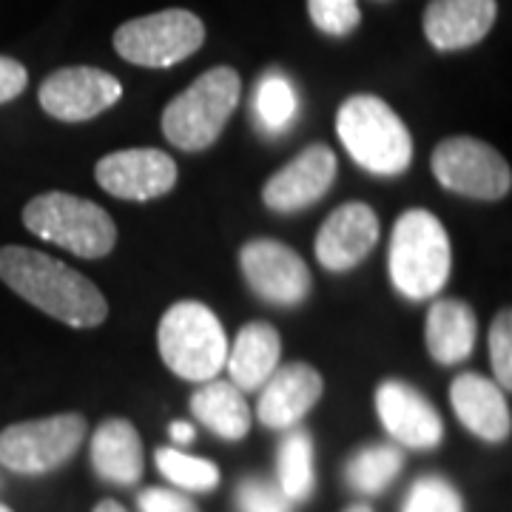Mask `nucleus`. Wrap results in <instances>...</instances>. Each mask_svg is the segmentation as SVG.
Listing matches in <instances>:
<instances>
[{"label":"nucleus","instance_id":"obj_20","mask_svg":"<svg viewBox=\"0 0 512 512\" xmlns=\"http://www.w3.org/2000/svg\"><path fill=\"white\" fill-rule=\"evenodd\" d=\"M92 464L97 476L131 487L143 476V441L126 419L103 421L92 436Z\"/></svg>","mask_w":512,"mask_h":512},{"label":"nucleus","instance_id":"obj_29","mask_svg":"<svg viewBox=\"0 0 512 512\" xmlns=\"http://www.w3.org/2000/svg\"><path fill=\"white\" fill-rule=\"evenodd\" d=\"M490 362L498 379L495 384L507 393L512 387V313L507 308L495 313L490 325Z\"/></svg>","mask_w":512,"mask_h":512},{"label":"nucleus","instance_id":"obj_14","mask_svg":"<svg viewBox=\"0 0 512 512\" xmlns=\"http://www.w3.org/2000/svg\"><path fill=\"white\" fill-rule=\"evenodd\" d=\"M379 242V217L365 202H345L322 222L313 251L322 268L342 274L356 268Z\"/></svg>","mask_w":512,"mask_h":512},{"label":"nucleus","instance_id":"obj_30","mask_svg":"<svg viewBox=\"0 0 512 512\" xmlns=\"http://www.w3.org/2000/svg\"><path fill=\"white\" fill-rule=\"evenodd\" d=\"M242 512H291V498L279 490V484L265 478H245L237 490Z\"/></svg>","mask_w":512,"mask_h":512},{"label":"nucleus","instance_id":"obj_31","mask_svg":"<svg viewBox=\"0 0 512 512\" xmlns=\"http://www.w3.org/2000/svg\"><path fill=\"white\" fill-rule=\"evenodd\" d=\"M140 510L143 512H200L191 498H185L183 493H174V490H160V487H151V490H143V493H140Z\"/></svg>","mask_w":512,"mask_h":512},{"label":"nucleus","instance_id":"obj_12","mask_svg":"<svg viewBox=\"0 0 512 512\" xmlns=\"http://www.w3.org/2000/svg\"><path fill=\"white\" fill-rule=\"evenodd\" d=\"M94 177L117 200L146 202L165 197L177 185V163L160 148H123L106 154Z\"/></svg>","mask_w":512,"mask_h":512},{"label":"nucleus","instance_id":"obj_23","mask_svg":"<svg viewBox=\"0 0 512 512\" xmlns=\"http://www.w3.org/2000/svg\"><path fill=\"white\" fill-rule=\"evenodd\" d=\"M402 464L404 456L399 447H393V444H370V447H362L359 453L350 456L345 478H348V484L356 493L376 495L382 493L384 487L402 473Z\"/></svg>","mask_w":512,"mask_h":512},{"label":"nucleus","instance_id":"obj_8","mask_svg":"<svg viewBox=\"0 0 512 512\" xmlns=\"http://www.w3.org/2000/svg\"><path fill=\"white\" fill-rule=\"evenodd\" d=\"M86 433L89 424L80 413L12 424L0 433V467L23 476L52 473L77 453Z\"/></svg>","mask_w":512,"mask_h":512},{"label":"nucleus","instance_id":"obj_28","mask_svg":"<svg viewBox=\"0 0 512 512\" xmlns=\"http://www.w3.org/2000/svg\"><path fill=\"white\" fill-rule=\"evenodd\" d=\"M308 15L313 26L330 37L350 35L362 23L356 0H308Z\"/></svg>","mask_w":512,"mask_h":512},{"label":"nucleus","instance_id":"obj_26","mask_svg":"<svg viewBox=\"0 0 512 512\" xmlns=\"http://www.w3.org/2000/svg\"><path fill=\"white\" fill-rule=\"evenodd\" d=\"M254 109L262 128L285 131L293 123L296 111H299V100H296L291 80L282 77V74H265L262 83L256 86Z\"/></svg>","mask_w":512,"mask_h":512},{"label":"nucleus","instance_id":"obj_19","mask_svg":"<svg viewBox=\"0 0 512 512\" xmlns=\"http://www.w3.org/2000/svg\"><path fill=\"white\" fill-rule=\"evenodd\" d=\"M478 322L473 308L461 299H439L427 311L424 339L439 365H458L476 348Z\"/></svg>","mask_w":512,"mask_h":512},{"label":"nucleus","instance_id":"obj_35","mask_svg":"<svg viewBox=\"0 0 512 512\" xmlns=\"http://www.w3.org/2000/svg\"><path fill=\"white\" fill-rule=\"evenodd\" d=\"M345 512H373L370 507H365V504H353V507H348Z\"/></svg>","mask_w":512,"mask_h":512},{"label":"nucleus","instance_id":"obj_21","mask_svg":"<svg viewBox=\"0 0 512 512\" xmlns=\"http://www.w3.org/2000/svg\"><path fill=\"white\" fill-rule=\"evenodd\" d=\"M279 353H282V342L274 325L248 322L237 333L234 348L225 359L231 384H237L239 390H259L279 367Z\"/></svg>","mask_w":512,"mask_h":512},{"label":"nucleus","instance_id":"obj_9","mask_svg":"<svg viewBox=\"0 0 512 512\" xmlns=\"http://www.w3.org/2000/svg\"><path fill=\"white\" fill-rule=\"evenodd\" d=\"M430 168L447 191L473 200H501L512 188L510 163L476 137H450L439 143Z\"/></svg>","mask_w":512,"mask_h":512},{"label":"nucleus","instance_id":"obj_22","mask_svg":"<svg viewBox=\"0 0 512 512\" xmlns=\"http://www.w3.org/2000/svg\"><path fill=\"white\" fill-rule=\"evenodd\" d=\"M191 413L220 439L239 441L251 430V407L242 390L231 382H202L200 390L191 396Z\"/></svg>","mask_w":512,"mask_h":512},{"label":"nucleus","instance_id":"obj_36","mask_svg":"<svg viewBox=\"0 0 512 512\" xmlns=\"http://www.w3.org/2000/svg\"><path fill=\"white\" fill-rule=\"evenodd\" d=\"M0 512H12V510H9V507H6V504H0Z\"/></svg>","mask_w":512,"mask_h":512},{"label":"nucleus","instance_id":"obj_25","mask_svg":"<svg viewBox=\"0 0 512 512\" xmlns=\"http://www.w3.org/2000/svg\"><path fill=\"white\" fill-rule=\"evenodd\" d=\"M157 467L171 484L183 487V490H194V493H211L220 484V467L208 458L188 456L183 450L174 447H163L157 450Z\"/></svg>","mask_w":512,"mask_h":512},{"label":"nucleus","instance_id":"obj_32","mask_svg":"<svg viewBox=\"0 0 512 512\" xmlns=\"http://www.w3.org/2000/svg\"><path fill=\"white\" fill-rule=\"evenodd\" d=\"M26 83H29L26 66L18 63L15 57L0 55V106L9 103V100H15V97H20L23 89H26Z\"/></svg>","mask_w":512,"mask_h":512},{"label":"nucleus","instance_id":"obj_6","mask_svg":"<svg viewBox=\"0 0 512 512\" xmlns=\"http://www.w3.org/2000/svg\"><path fill=\"white\" fill-rule=\"evenodd\" d=\"M23 225L52 245L83 259H103L117 245V225L97 202L66 191H46L23 208Z\"/></svg>","mask_w":512,"mask_h":512},{"label":"nucleus","instance_id":"obj_3","mask_svg":"<svg viewBox=\"0 0 512 512\" xmlns=\"http://www.w3.org/2000/svg\"><path fill=\"white\" fill-rule=\"evenodd\" d=\"M387 268L396 291L407 299H430L447 285L453 268L450 237L436 214L413 208L393 225Z\"/></svg>","mask_w":512,"mask_h":512},{"label":"nucleus","instance_id":"obj_2","mask_svg":"<svg viewBox=\"0 0 512 512\" xmlns=\"http://www.w3.org/2000/svg\"><path fill=\"white\" fill-rule=\"evenodd\" d=\"M336 134L350 157L376 177H399L413 163V137L382 97H348L336 111Z\"/></svg>","mask_w":512,"mask_h":512},{"label":"nucleus","instance_id":"obj_5","mask_svg":"<svg viewBox=\"0 0 512 512\" xmlns=\"http://www.w3.org/2000/svg\"><path fill=\"white\" fill-rule=\"evenodd\" d=\"M165 367L188 382H211L228 359V339L217 313L202 302H177L157 325Z\"/></svg>","mask_w":512,"mask_h":512},{"label":"nucleus","instance_id":"obj_4","mask_svg":"<svg viewBox=\"0 0 512 512\" xmlns=\"http://www.w3.org/2000/svg\"><path fill=\"white\" fill-rule=\"evenodd\" d=\"M239 94H242V80L231 66L208 69L165 106V140L183 151L211 148L220 140L228 117L237 109Z\"/></svg>","mask_w":512,"mask_h":512},{"label":"nucleus","instance_id":"obj_7","mask_svg":"<svg viewBox=\"0 0 512 512\" xmlns=\"http://www.w3.org/2000/svg\"><path fill=\"white\" fill-rule=\"evenodd\" d=\"M205 43V23L188 9H163L123 23L114 32V52L146 69L183 63Z\"/></svg>","mask_w":512,"mask_h":512},{"label":"nucleus","instance_id":"obj_13","mask_svg":"<svg viewBox=\"0 0 512 512\" xmlns=\"http://www.w3.org/2000/svg\"><path fill=\"white\" fill-rule=\"evenodd\" d=\"M333 180H336V154L333 148L316 143L276 171L262 188V200L276 214H293L322 200Z\"/></svg>","mask_w":512,"mask_h":512},{"label":"nucleus","instance_id":"obj_18","mask_svg":"<svg viewBox=\"0 0 512 512\" xmlns=\"http://www.w3.org/2000/svg\"><path fill=\"white\" fill-rule=\"evenodd\" d=\"M450 404L458 421L484 441H504L512 430L510 404L504 390L481 376V373H461L450 384Z\"/></svg>","mask_w":512,"mask_h":512},{"label":"nucleus","instance_id":"obj_16","mask_svg":"<svg viewBox=\"0 0 512 512\" xmlns=\"http://www.w3.org/2000/svg\"><path fill=\"white\" fill-rule=\"evenodd\" d=\"M262 396L256 404V416L271 430H288L311 413V407L322 399L325 382L319 370L305 362H291L276 367L271 379L262 384Z\"/></svg>","mask_w":512,"mask_h":512},{"label":"nucleus","instance_id":"obj_33","mask_svg":"<svg viewBox=\"0 0 512 512\" xmlns=\"http://www.w3.org/2000/svg\"><path fill=\"white\" fill-rule=\"evenodd\" d=\"M171 439L177 441V444H188V441H194V427H191V424H185V421H174V424H171Z\"/></svg>","mask_w":512,"mask_h":512},{"label":"nucleus","instance_id":"obj_34","mask_svg":"<svg viewBox=\"0 0 512 512\" xmlns=\"http://www.w3.org/2000/svg\"><path fill=\"white\" fill-rule=\"evenodd\" d=\"M94 512H126V507H123V504H117V501H100Z\"/></svg>","mask_w":512,"mask_h":512},{"label":"nucleus","instance_id":"obj_24","mask_svg":"<svg viewBox=\"0 0 512 512\" xmlns=\"http://www.w3.org/2000/svg\"><path fill=\"white\" fill-rule=\"evenodd\" d=\"M276 476H279V490L291 501H305L313 493V441L305 430H291L276 458Z\"/></svg>","mask_w":512,"mask_h":512},{"label":"nucleus","instance_id":"obj_15","mask_svg":"<svg viewBox=\"0 0 512 512\" xmlns=\"http://www.w3.org/2000/svg\"><path fill=\"white\" fill-rule=\"evenodd\" d=\"M376 410L384 430L410 450H433L444 436L439 410L416 387L399 379H387L376 390Z\"/></svg>","mask_w":512,"mask_h":512},{"label":"nucleus","instance_id":"obj_1","mask_svg":"<svg viewBox=\"0 0 512 512\" xmlns=\"http://www.w3.org/2000/svg\"><path fill=\"white\" fill-rule=\"evenodd\" d=\"M0 279L20 299L69 328H97L109 316V302L92 279L32 248H0Z\"/></svg>","mask_w":512,"mask_h":512},{"label":"nucleus","instance_id":"obj_10","mask_svg":"<svg viewBox=\"0 0 512 512\" xmlns=\"http://www.w3.org/2000/svg\"><path fill=\"white\" fill-rule=\"evenodd\" d=\"M239 265L251 291L271 305L293 308L311 293L313 279L305 259L279 239H251L239 254Z\"/></svg>","mask_w":512,"mask_h":512},{"label":"nucleus","instance_id":"obj_27","mask_svg":"<svg viewBox=\"0 0 512 512\" xmlns=\"http://www.w3.org/2000/svg\"><path fill=\"white\" fill-rule=\"evenodd\" d=\"M404 512H464L458 490L441 476H424L413 484Z\"/></svg>","mask_w":512,"mask_h":512},{"label":"nucleus","instance_id":"obj_11","mask_svg":"<svg viewBox=\"0 0 512 512\" xmlns=\"http://www.w3.org/2000/svg\"><path fill=\"white\" fill-rule=\"evenodd\" d=\"M123 86L114 74L94 66L57 69L40 83V109L63 123H83L120 103Z\"/></svg>","mask_w":512,"mask_h":512},{"label":"nucleus","instance_id":"obj_17","mask_svg":"<svg viewBox=\"0 0 512 512\" xmlns=\"http://www.w3.org/2000/svg\"><path fill=\"white\" fill-rule=\"evenodd\" d=\"M495 15V0H430L424 9V37L439 52H461L490 35Z\"/></svg>","mask_w":512,"mask_h":512}]
</instances>
